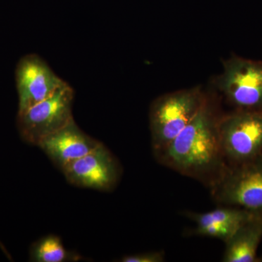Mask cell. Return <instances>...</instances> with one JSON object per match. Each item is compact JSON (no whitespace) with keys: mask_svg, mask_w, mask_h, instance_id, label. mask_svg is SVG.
<instances>
[{"mask_svg":"<svg viewBox=\"0 0 262 262\" xmlns=\"http://www.w3.org/2000/svg\"><path fill=\"white\" fill-rule=\"evenodd\" d=\"M220 115L210 95L198 113L160 154L158 160L179 173L211 182L225 168L219 135Z\"/></svg>","mask_w":262,"mask_h":262,"instance_id":"1","label":"cell"},{"mask_svg":"<svg viewBox=\"0 0 262 262\" xmlns=\"http://www.w3.org/2000/svg\"><path fill=\"white\" fill-rule=\"evenodd\" d=\"M206 95L201 86L196 85L164 94L153 101L149 125L155 155L163 151L194 118Z\"/></svg>","mask_w":262,"mask_h":262,"instance_id":"2","label":"cell"},{"mask_svg":"<svg viewBox=\"0 0 262 262\" xmlns=\"http://www.w3.org/2000/svg\"><path fill=\"white\" fill-rule=\"evenodd\" d=\"M211 185L212 195L218 203L262 215V155L226 165Z\"/></svg>","mask_w":262,"mask_h":262,"instance_id":"3","label":"cell"},{"mask_svg":"<svg viewBox=\"0 0 262 262\" xmlns=\"http://www.w3.org/2000/svg\"><path fill=\"white\" fill-rule=\"evenodd\" d=\"M213 84L234 110L262 112V61L233 55Z\"/></svg>","mask_w":262,"mask_h":262,"instance_id":"4","label":"cell"},{"mask_svg":"<svg viewBox=\"0 0 262 262\" xmlns=\"http://www.w3.org/2000/svg\"><path fill=\"white\" fill-rule=\"evenodd\" d=\"M74 90L67 82L50 97L18 113L17 127L21 139L38 146L43 139L74 121Z\"/></svg>","mask_w":262,"mask_h":262,"instance_id":"5","label":"cell"},{"mask_svg":"<svg viewBox=\"0 0 262 262\" xmlns=\"http://www.w3.org/2000/svg\"><path fill=\"white\" fill-rule=\"evenodd\" d=\"M219 135L229 165L249 161L262 155V112L241 111L220 116Z\"/></svg>","mask_w":262,"mask_h":262,"instance_id":"6","label":"cell"},{"mask_svg":"<svg viewBox=\"0 0 262 262\" xmlns=\"http://www.w3.org/2000/svg\"><path fill=\"white\" fill-rule=\"evenodd\" d=\"M61 171L71 184L103 192L113 189L120 176L118 163L102 143Z\"/></svg>","mask_w":262,"mask_h":262,"instance_id":"7","label":"cell"},{"mask_svg":"<svg viewBox=\"0 0 262 262\" xmlns=\"http://www.w3.org/2000/svg\"><path fill=\"white\" fill-rule=\"evenodd\" d=\"M15 80L18 94V113L50 97L67 83L37 54L27 55L19 61Z\"/></svg>","mask_w":262,"mask_h":262,"instance_id":"8","label":"cell"},{"mask_svg":"<svg viewBox=\"0 0 262 262\" xmlns=\"http://www.w3.org/2000/svg\"><path fill=\"white\" fill-rule=\"evenodd\" d=\"M100 144V141L81 130L74 120L43 139L38 146L62 170L69 164L89 154Z\"/></svg>","mask_w":262,"mask_h":262,"instance_id":"9","label":"cell"},{"mask_svg":"<svg viewBox=\"0 0 262 262\" xmlns=\"http://www.w3.org/2000/svg\"><path fill=\"white\" fill-rule=\"evenodd\" d=\"M227 206L205 213H186V216L195 224L193 233L226 243L241 226L255 215L244 208Z\"/></svg>","mask_w":262,"mask_h":262,"instance_id":"10","label":"cell"},{"mask_svg":"<svg viewBox=\"0 0 262 262\" xmlns=\"http://www.w3.org/2000/svg\"><path fill=\"white\" fill-rule=\"evenodd\" d=\"M262 239V215L255 214L225 243V262L258 261L256 254Z\"/></svg>","mask_w":262,"mask_h":262,"instance_id":"11","label":"cell"},{"mask_svg":"<svg viewBox=\"0 0 262 262\" xmlns=\"http://www.w3.org/2000/svg\"><path fill=\"white\" fill-rule=\"evenodd\" d=\"M29 258L34 262H65L79 261L82 256L67 250L58 236L48 234L31 246Z\"/></svg>","mask_w":262,"mask_h":262,"instance_id":"12","label":"cell"},{"mask_svg":"<svg viewBox=\"0 0 262 262\" xmlns=\"http://www.w3.org/2000/svg\"><path fill=\"white\" fill-rule=\"evenodd\" d=\"M165 261L163 251H150V252L126 255L120 260L122 262H163Z\"/></svg>","mask_w":262,"mask_h":262,"instance_id":"13","label":"cell"},{"mask_svg":"<svg viewBox=\"0 0 262 262\" xmlns=\"http://www.w3.org/2000/svg\"><path fill=\"white\" fill-rule=\"evenodd\" d=\"M0 246H1V248H3V251H5V254H6V255H7V256H8V257H9V256H8V252H7L6 250H5V248H4V247H3V245H2L1 244H0Z\"/></svg>","mask_w":262,"mask_h":262,"instance_id":"14","label":"cell"},{"mask_svg":"<svg viewBox=\"0 0 262 262\" xmlns=\"http://www.w3.org/2000/svg\"><path fill=\"white\" fill-rule=\"evenodd\" d=\"M259 261H262V256H261V258H260Z\"/></svg>","mask_w":262,"mask_h":262,"instance_id":"15","label":"cell"}]
</instances>
